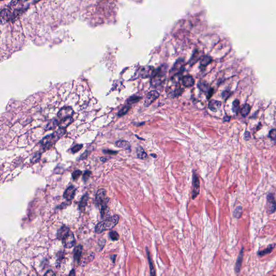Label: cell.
I'll use <instances>...</instances> for the list:
<instances>
[{
    "label": "cell",
    "instance_id": "8",
    "mask_svg": "<svg viewBox=\"0 0 276 276\" xmlns=\"http://www.w3.org/2000/svg\"><path fill=\"white\" fill-rule=\"evenodd\" d=\"M74 111L72 108L70 106H65L63 108H61L60 111L58 113V117L60 119H63L64 118L72 117L74 114Z\"/></svg>",
    "mask_w": 276,
    "mask_h": 276
},
{
    "label": "cell",
    "instance_id": "46",
    "mask_svg": "<svg viewBox=\"0 0 276 276\" xmlns=\"http://www.w3.org/2000/svg\"><path fill=\"white\" fill-rule=\"evenodd\" d=\"M0 1H3V0H0Z\"/></svg>",
    "mask_w": 276,
    "mask_h": 276
},
{
    "label": "cell",
    "instance_id": "5",
    "mask_svg": "<svg viewBox=\"0 0 276 276\" xmlns=\"http://www.w3.org/2000/svg\"><path fill=\"white\" fill-rule=\"evenodd\" d=\"M193 190H192V198L195 199L198 196L200 193V181L198 174L194 171L193 173Z\"/></svg>",
    "mask_w": 276,
    "mask_h": 276
},
{
    "label": "cell",
    "instance_id": "38",
    "mask_svg": "<svg viewBox=\"0 0 276 276\" xmlns=\"http://www.w3.org/2000/svg\"><path fill=\"white\" fill-rule=\"evenodd\" d=\"M91 174V172L89 171H86L84 172L83 174V180L85 182H86L90 178V175Z\"/></svg>",
    "mask_w": 276,
    "mask_h": 276
},
{
    "label": "cell",
    "instance_id": "11",
    "mask_svg": "<svg viewBox=\"0 0 276 276\" xmlns=\"http://www.w3.org/2000/svg\"><path fill=\"white\" fill-rule=\"evenodd\" d=\"M10 16L11 13L8 9H3L0 12V23L3 24L9 22Z\"/></svg>",
    "mask_w": 276,
    "mask_h": 276
},
{
    "label": "cell",
    "instance_id": "29",
    "mask_svg": "<svg viewBox=\"0 0 276 276\" xmlns=\"http://www.w3.org/2000/svg\"><path fill=\"white\" fill-rule=\"evenodd\" d=\"M141 99V98L138 96H132L127 99V103L128 104L132 105L138 102Z\"/></svg>",
    "mask_w": 276,
    "mask_h": 276
},
{
    "label": "cell",
    "instance_id": "20",
    "mask_svg": "<svg viewBox=\"0 0 276 276\" xmlns=\"http://www.w3.org/2000/svg\"><path fill=\"white\" fill-rule=\"evenodd\" d=\"M212 61V58L210 56L208 55L203 56L201 58L200 60V67H205L208 65Z\"/></svg>",
    "mask_w": 276,
    "mask_h": 276
},
{
    "label": "cell",
    "instance_id": "21",
    "mask_svg": "<svg viewBox=\"0 0 276 276\" xmlns=\"http://www.w3.org/2000/svg\"><path fill=\"white\" fill-rule=\"evenodd\" d=\"M184 63V60L182 58H180L174 64L173 67L172 68V70L173 71H176L182 70L183 67Z\"/></svg>",
    "mask_w": 276,
    "mask_h": 276
},
{
    "label": "cell",
    "instance_id": "43",
    "mask_svg": "<svg viewBox=\"0 0 276 276\" xmlns=\"http://www.w3.org/2000/svg\"><path fill=\"white\" fill-rule=\"evenodd\" d=\"M45 276H55V273L52 271V270H49L47 273L45 274Z\"/></svg>",
    "mask_w": 276,
    "mask_h": 276
},
{
    "label": "cell",
    "instance_id": "22",
    "mask_svg": "<svg viewBox=\"0 0 276 276\" xmlns=\"http://www.w3.org/2000/svg\"><path fill=\"white\" fill-rule=\"evenodd\" d=\"M275 244H270V245H269L266 249H265L264 250H261L260 251H258L257 254L259 256H264V255H266L267 254H270L273 251V249L275 248Z\"/></svg>",
    "mask_w": 276,
    "mask_h": 276
},
{
    "label": "cell",
    "instance_id": "30",
    "mask_svg": "<svg viewBox=\"0 0 276 276\" xmlns=\"http://www.w3.org/2000/svg\"><path fill=\"white\" fill-rule=\"evenodd\" d=\"M232 109V111L235 113H238L239 109V100L236 99L233 101Z\"/></svg>",
    "mask_w": 276,
    "mask_h": 276
},
{
    "label": "cell",
    "instance_id": "40",
    "mask_svg": "<svg viewBox=\"0 0 276 276\" xmlns=\"http://www.w3.org/2000/svg\"><path fill=\"white\" fill-rule=\"evenodd\" d=\"M103 152L105 153V154H111V155H113V154H117V152L116 151H113V150H103Z\"/></svg>",
    "mask_w": 276,
    "mask_h": 276
},
{
    "label": "cell",
    "instance_id": "42",
    "mask_svg": "<svg viewBox=\"0 0 276 276\" xmlns=\"http://www.w3.org/2000/svg\"><path fill=\"white\" fill-rule=\"evenodd\" d=\"M250 138V133L248 131H246L244 133V139L246 140H248Z\"/></svg>",
    "mask_w": 276,
    "mask_h": 276
},
{
    "label": "cell",
    "instance_id": "14",
    "mask_svg": "<svg viewBox=\"0 0 276 276\" xmlns=\"http://www.w3.org/2000/svg\"><path fill=\"white\" fill-rule=\"evenodd\" d=\"M181 80H182V84L186 87H190L194 85L195 80L191 76H184Z\"/></svg>",
    "mask_w": 276,
    "mask_h": 276
},
{
    "label": "cell",
    "instance_id": "16",
    "mask_svg": "<svg viewBox=\"0 0 276 276\" xmlns=\"http://www.w3.org/2000/svg\"><path fill=\"white\" fill-rule=\"evenodd\" d=\"M69 231V228L67 226H62L57 231V238L60 240H62L67 235Z\"/></svg>",
    "mask_w": 276,
    "mask_h": 276
},
{
    "label": "cell",
    "instance_id": "39",
    "mask_svg": "<svg viewBox=\"0 0 276 276\" xmlns=\"http://www.w3.org/2000/svg\"><path fill=\"white\" fill-rule=\"evenodd\" d=\"M230 92L229 91H224L223 92V93L222 94V98L223 99H224V100H227L228 99L229 97L230 96Z\"/></svg>",
    "mask_w": 276,
    "mask_h": 276
},
{
    "label": "cell",
    "instance_id": "13",
    "mask_svg": "<svg viewBox=\"0 0 276 276\" xmlns=\"http://www.w3.org/2000/svg\"><path fill=\"white\" fill-rule=\"evenodd\" d=\"M182 92V89L181 88L180 86H175L173 88H171L168 89V92H167L168 96L172 98L178 97Z\"/></svg>",
    "mask_w": 276,
    "mask_h": 276
},
{
    "label": "cell",
    "instance_id": "24",
    "mask_svg": "<svg viewBox=\"0 0 276 276\" xmlns=\"http://www.w3.org/2000/svg\"><path fill=\"white\" fill-rule=\"evenodd\" d=\"M88 200H89L88 194H86L83 196V197L79 202V208L81 210H84V209H85L86 205L87 204Z\"/></svg>",
    "mask_w": 276,
    "mask_h": 276
},
{
    "label": "cell",
    "instance_id": "4",
    "mask_svg": "<svg viewBox=\"0 0 276 276\" xmlns=\"http://www.w3.org/2000/svg\"><path fill=\"white\" fill-rule=\"evenodd\" d=\"M155 72V70L153 67L146 66L140 67L138 70V74L142 78H147L152 77Z\"/></svg>",
    "mask_w": 276,
    "mask_h": 276
},
{
    "label": "cell",
    "instance_id": "17",
    "mask_svg": "<svg viewBox=\"0 0 276 276\" xmlns=\"http://www.w3.org/2000/svg\"><path fill=\"white\" fill-rule=\"evenodd\" d=\"M73 121H74V119L71 117H67L62 119L58 124V126L60 128H65L66 127L69 126L70 124L72 123Z\"/></svg>",
    "mask_w": 276,
    "mask_h": 276
},
{
    "label": "cell",
    "instance_id": "26",
    "mask_svg": "<svg viewBox=\"0 0 276 276\" xmlns=\"http://www.w3.org/2000/svg\"><path fill=\"white\" fill-rule=\"evenodd\" d=\"M137 156L141 159H145L147 157V154L141 147H139L137 149Z\"/></svg>",
    "mask_w": 276,
    "mask_h": 276
},
{
    "label": "cell",
    "instance_id": "45",
    "mask_svg": "<svg viewBox=\"0 0 276 276\" xmlns=\"http://www.w3.org/2000/svg\"><path fill=\"white\" fill-rule=\"evenodd\" d=\"M17 2H18V0H12L11 1V4H12V5H15Z\"/></svg>",
    "mask_w": 276,
    "mask_h": 276
},
{
    "label": "cell",
    "instance_id": "28",
    "mask_svg": "<svg viewBox=\"0 0 276 276\" xmlns=\"http://www.w3.org/2000/svg\"><path fill=\"white\" fill-rule=\"evenodd\" d=\"M147 257H148V262H149V267H150V275H151L152 276H155V269L154 268L153 263H152V260H151V258L150 257L149 251H148V250H147Z\"/></svg>",
    "mask_w": 276,
    "mask_h": 276
},
{
    "label": "cell",
    "instance_id": "1",
    "mask_svg": "<svg viewBox=\"0 0 276 276\" xmlns=\"http://www.w3.org/2000/svg\"><path fill=\"white\" fill-rule=\"evenodd\" d=\"M119 217L117 215H114L111 217H109L106 220L98 223L96 226L95 232L98 234L110 230L114 228L119 222Z\"/></svg>",
    "mask_w": 276,
    "mask_h": 276
},
{
    "label": "cell",
    "instance_id": "7",
    "mask_svg": "<svg viewBox=\"0 0 276 276\" xmlns=\"http://www.w3.org/2000/svg\"><path fill=\"white\" fill-rule=\"evenodd\" d=\"M159 96V93L157 91L153 90L150 91L147 94L146 97L144 105L145 106H148L151 104H152L154 101L157 100Z\"/></svg>",
    "mask_w": 276,
    "mask_h": 276
},
{
    "label": "cell",
    "instance_id": "15",
    "mask_svg": "<svg viewBox=\"0 0 276 276\" xmlns=\"http://www.w3.org/2000/svg\"><path fill=\"white\" fill-rule=\"evenodd\" d=\"M221 105L222 103L220 101L212 100L208 103V107L211 111L216 112L220 108Z\"/></svg>",
    "mask_w": 276,
    "mask_h": 276
},
{
    "label": "cell",
    "instance_id": "44",
    "mask_svg": "<svg viewBox=\"0 0 276 276\" xmlns=\"http://www.w3.org/2000/svg\"><path fill=\"white\" fill-rule=\"evenodd\" d=\"M70 276H75L76 275V273H75V270L73 269L72 270V271H71V272L69 274Z\"/></svg>",
    "mask_w": 276,
    "mask_h": 276
},
{
    "label": "cell",
    "instance_id": "27",
    "mask_svg": "<svg viewBox=\"0 0 276 276\" xmlns=\"http://www.w3.org/2000/svg\"><path fill=\"white\" fill-rule=\"evenodd\" d=\"M250 106L249 104H246L244 105V106H243L242 108L241 109V115L243 117H245L246 116H248L249 113V112L250 111Z\"/></svg>",
    "mask_w": 276,
    "mask_h": 276
},
{
    "label": "cell",
    "instance_id": "41",
    "mask_svg": "<svg viewBox=\"0 0 276 276\" xmlns=\"http://www.w3.org/2000/svg\"><path fill=\"white\" fill-rule=\"evenodd\" d=\"M87 155H88V152H87V151H86L85 153H84L82 155H81V157H79V159L83 160V159H86L87 157Z\"/></svg>",
    "mask_w": 276,
    "mask_h": 276
},
{
    "label": "cell",
    "instance_id": "31",
    "mask_svg": "<svg viewBox=\"0 0 276 276\" xmlns=\"http://www.w3.org/2000/svg\"><path fill=\"white\" fill-rule=\"evenodd\" d=\"M58 121L56 119H53L46 126V130H52L54 128H55L56 126L58 125Z\"/></svg>",
    "mask_w": 276,
    "mask_h": 276
},
{
    "label": "cell",
    "instance_id": "2",
    "mask_svg": "<svg viewBox=\"0 0 276 276\" xmlns=\"http://www.w3.org/2000/svg\"><path fill=\"white\" fill-rule=\"evenodd\" d=\"M166 67L164 65L159 67L158 71L155 72V74L152 77L150 80V85L156 87L163 84L166 78Z\"/></svg>",
    "mask_w": 276,
    "mask_h": 276
},
{
    "label": "cell",
    "instance_id": "6",
    "mask_svg": "<svg viewBox=\"0 0 276 276\" xmlns=\"http://www.w3.org/2000/svg\"><path fill=\"white\" fill-rule=\"evenodd\" d=\"M62 241L64 246L67 249L71 248L76 244V239L74 235L71 230L69 231L67 235Z\"/></svg>",
    "mask_w": 276,
    "mask_h": 276
},
{
    "label": "cell",
    "instance_id": "37",
    "mask_svg": "<svg viewBox=\"0 0 276 276\" xmlns=\"http://www.w3.org/2000/svg\"><path fill=\"white\" fill-rule=\"evenodd\" d=\"M269 137V138H270L271 139H272L273 141H275V140H276V130L273 129V130H271V131H270Z\"/></svg>",
    "mask_w": 276,
    "mask_h": 276
},
{
    "label": "cell",
    "instance_id": "23",
    "mask_svg": "<svg viewBox=\"0 0 276 276\" xmlns=\"http://www.w3.org/2000/svg\"><path fill=\"white\" fill-rule=\"evenodd\" d=\"M198 87L199 89L201 90L202 91L208 93L209 92V90H210L211 88H210L209 85L208 83L205 82H200L198 83Z\"/></svg>",
    "mask_w": 276,
    "mask_h": 276
},
{
    "label": "cell",
    "instance_id": "33",
    "mask_svg": "<svg viewBox=\"0 0 276 276\" xmlns=\"http://www.w3.org/2000/svg\"><path fill=\"white\" fill-rule=\"evenodd\" d=\"M109 235L111 239L113 241H118L119 239V235L116 231H112L110 232Z\"/></svg>",
    "mask_w": 276,
    "mask_h": 276
},
{
    "label": "cell",
    "instance_id": "19",
    "mask_svg": "<svg viewBox=\"0 0 276 276\" xmlns=\"http://www.w3.org/2000/svg\"><path fill=\"white\" fill-rule=\"evenodd\" d=\"M116 145L117 147L122 148L126 150H128L131 148V145L129 142L127 141L126 140H118L116 142Z\"/></svg>",
    "mask_w": 276,
    "mask_h": 276
},
{
    "label": "cell",
    "instance_id": "32",
    "mask_svg": "<svg viewBox=\"0 0 276 276\" xmlns=\"http://www.w3.org/2000/svg\"><path fill=\"white\" fill-rule=\"evenodd\" d=\"M242 208L241 206L237 207L233 213L234 216L237 218H239L242 215Z\"/></svg>",
    "mask_w": 276,
    "mask_h": 276
},
{
    "label": "cell",
    "instance_id": "34",
    "mask_svg": "<svg viewBox=\"0 0 276 276\" xmlns=\"http://www.w3.org/2000/svg\"><path fill=\"white\" fill-rule=\"evenodd\" d=\"M130 108H131V107L129 106H126L123 107V108H121V110L118 113V116L119 117H122V116H124L129 111V110L130 109Z\"/></svg>",
    "mask_w": 276,
    "mask_h": 276
},
{
    "label": "cell",
    "instance_id": "3",
    "mask_svg": "<svg viewBox=\"0 0 276 276\" xmlns=\"http://www.w3.org/2000/svg\"><path fill=\"white\" fill-rule=\"evenodd\" d=\"M108 198L106 196V192L104 189L98 190L96 196V202L97 205L101 207V209L107 207Z\"/></svg>",
    "mask_w": 276,
    "mask_h": 276
},
{
    "label": "cell",
    "instance_id": "18",
    "mask_svg": "<svg viewBox=\"0 0 276 276\" xmlns=\"http://www.w3.org/2000/svg\"><path fill=\"white\" fill-rule=\"evenodd\" d=\"M83 246L81 245H78L76 246L74 251V259L75 261L79 262V261L82 257V254Z\"/></svg>",
    "mask_w": 276,
    "mask_h": 276
},
{
    "label": "cell",
    "instance_id": "25",
    "mask_svg": "<svg viewBox=\"0 0 276 276\" xmlns=\"http://www.w3.org/2000/svg\"><path fill=\"white\" fill-rule=\"evenodd\" d=\"M200 58V57L199 56V52H198V51L196 50L194 52V54L193 55L191 58L189 60V61L188 62V64L190 65V66L193 65L194 64L198 62V60H199Z\"/></svg>",
    "mask_w": 276,
    "mask_h": 276
},
{
    "label": "cell",
    "instance_id": "36",
    "mask_svg": "<svg viewBox=\"0 0 276 276\" xmlns=\"http://www.w3.org/2000/svg\"><path fill=\"white\" fill-rule=\"evenodd\" d=\"M83 147V146L82 144L76 145L71 148V152L72 153H77Z\"/></svg>",
    "mask_w": 276,
    "mask_h": 276
},
{
    "label": "cell",
    "instance_id": "10",
    "mask_svg": "<svg viewBox=\"0 0 276 276\" xmlns=\"http://www.w3.org/2000/svg\"><path fill=\"white\" fill-rule=\"evenodd\" d=\"M76 190V188L73 186L68 187L64 193V198L68 201L72 200L75 197Z\"/></svg>",
    "mask_w": 276,
    "mask_h": 276
},
{
    "label": "cell",
    "instance_id": "35",
    "mask_svg": "<svg viewBox=\"0 0 276 276\" xmlns=\"http://www.w3.org/2000/svg\"><path fill=\"white\" fill-rule=\"evenodd\" d=\"M82 172L80 170H75L74 171L72 174V176L74 180H77L79 178V176L82 175Z\"/></svg>",
    "mask_w": 276,
    "mask_h": 276
},
{
    "label": "cell",
    "instance_id": "12",
    "mask_svg": "<svg viewBox=\"0 0 276 276\" xmlns=\"http://www.w3.org/2000/svg\"><path fill=\"white\" fill-rule=\"evenodd\" d=\"M243 252H244V249L243 247L242 248L241 250L240 251V252L239 254V256L237 257V261L236 262V265H235V271L237 273H239L241 271V266H242V263L243 261Z\"/></svg>",
    "mask_w": 276,
    "mask_h": 276
},
{
    "label": "cell",
    "instance_id": "9",
    "mask_svg": "<svg viewBox=\"0 0 276 276\" xmlns=\"http://www.w3.org/2000/svg\"><path fill=\"white\" fill-rule=\"evenodd\" d=\"M267 205L269 213H273L276 210V202L273 194H269L267 195Z\"/></svg>",
    "mask_w": 276,
    "mask_h": 276
}]
</instances>
